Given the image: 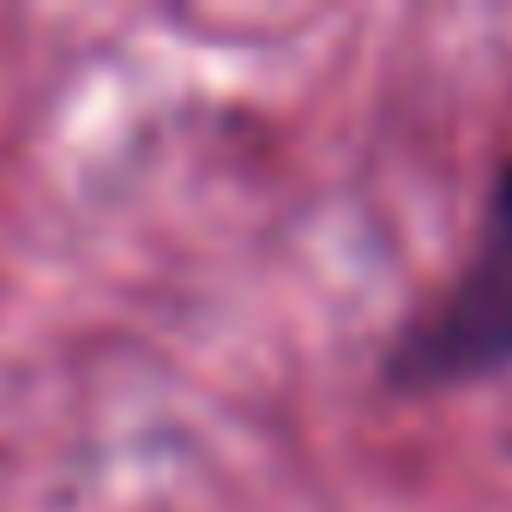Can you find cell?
<instances>
[{
  "instance_id": "cell-1",
  "label": "cell",
  "mask_w": 512,
  "mask_h": 512,
  "mask_svg": "<svg viewBox=\"0 0 512 512\" xmlns=\"http://www.w3.org/2000/svg\"><path fill=\"white\" fill-rule=\"evenodd\" d=\"M500 368H512V260L494 247L398 332L386 356V380L458 386Z\"/></svg>"
},
{
  "instance_id": "cell-2",
  "label": "cell",
  "mask_w": 512,
  "mask_h": 512,
  "mask_svg": "<svg viewBox=\"0 0 512 512\" xmlns=\"http://www.w3.org/2000/svg\"><path fill=\"white\" fill-rule=\"evenodd\" d=\"M494 229H500V253L512 260V163H506L500 181H494Z\"/></svg>"
}]
</instances>
